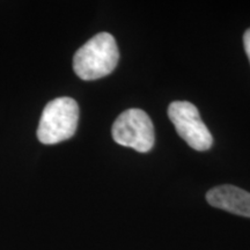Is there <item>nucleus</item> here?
I'll list each match as a JSON object with an SVG mask.
<instances>
[{
	"mask_svg": "<svg viewBox=\"0 0 250 250\" xmlns=\"http://www.w3.org/2000/svg\"><path fill=\"white\" fill-rule=\"evenodd\" d=\"M120 59L116 40L109 33H100L78 50L73 70L80 79L98 80L110 74Z\"/></svg>",
	"mask_w": 250,
	"mask_h": 250,
	"instance_id": "1",
	"label": "nucleus"
},
{
	"mask_svg": "<svg viewBox=\"0 0 250 250\" xmlns=\"http://www.w3.org/2000/svg\"><path fill=\"white\" fill-rule=\"evenodd\" d=\"M79 121L76 100L62 96L50 101L43 109L37 138L45 145H55L74 136Z\"/></svg>",
	"mask_w": 250,
	"mask_h": 250,
	"instance_id": "2",
	"label": "nucleus"
},
{
	"mask_svg": "<svg viewBox=\"0 0 250 250\" xmlns=\"http://www.w3.org/2000/svg\"><path fill=\"white\" fill-rule=\"evenodd\" d=\"M111 134L118 145L140 153L151 151L154 145V126L142 109L132 108L122 112L112 125Z\"/></svg>",
	"mask_w": 250,
	"mask_h": 250,
	"instance_id": "3",
	"label": "nucleus"
},
{
	"mask_svg": "<svg viewBox=\"0 0 250 250\" xmlns=\"http://www.w3.org/2000/svg\"><path fill=\"white\" fill-rule=\"evenodd\" d=\"M168 116L173 122L176 132L190 147L196 151H208L213 144V138L197 107L191 102L175 101L168 107Z\"/></svg>",
	"mask_w": 250,
	"mask_h": 250,
	"instance_id": "4",
	"label": "nucleus"
},
{
	"mask_svg": "<svg viewBox=\"0 0 250 250\" xmlns=\"http://www.w3.org/2000/svg\"><path fill=\"white\" fill-rule=\"evenodd\" d=\"M206 201L220 210L250 218V193L237 187H215L206 193Z\"/></svg>",
	"mask_w": 250,
	"mask_h": 250,
	"instance_id": "5",
	"label": "nucleus"
},
{
	"mask_svg": "<svg viewBox=\"0 0 250 250\" xmlns=\"http://www.w3.org/2000/svg\"><path fill=\"white\" fill-rule=\"evenodd\" d=\"M243 44H245L247 56H248L250 62V28L246 31L245 36H243Z\"/></svg>",
	"mask_w": 250,
	"mask_h": 250,
	"instance_id": "6",
	"label": "nucleus"
}]
</instances>
